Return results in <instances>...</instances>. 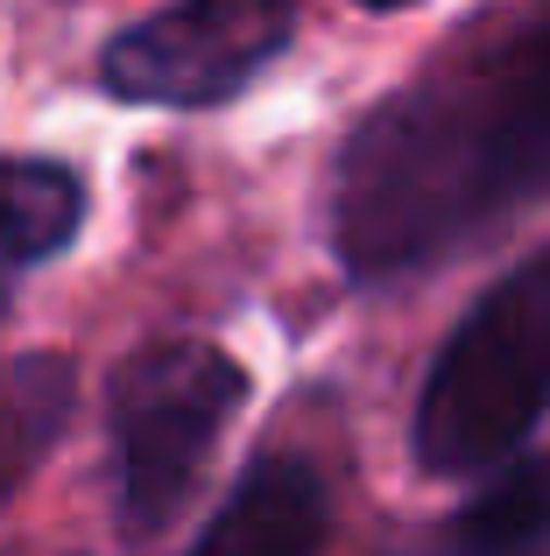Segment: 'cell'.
<instances>
[{
	"label": "cell",
	"mask_w": 550,
	"mask_h": 556,
	"mask_svg": "<svg viewBox=\"0 0 550 556\" xmlns=\"http://www.w3.org/2000/svg\"><path fill=\"white\" fill-rule=\"evenodd\" d=\"M85 212V184L64 163H8L0 155V289L22 268L71 247Z\"/></svg>",
	"instance_id": "cell-6"
},
{
	"label": "cell",
	"mask_w": 550,
	"mask_h": 556,
	"mask_svg": "<svg viewBox=\"0 0 550 556\" xmlns=\"http://www.w3.org/2000/svg\"><path fill=\"white\" fill-rule=\"evenodd\" d=\"M248 374L205 339H155L121 359L107 394V465L127 535H155L205 472Z\"/></svg>",
	"instance_id": "cell-3"
},
{
	"label": "cell",
	"mask_w": 550,
	"mask_h": 556,
	"mask_svg": "<svg viewBox=\"0 0 550 556\" xmlns=\"http://www.w3.org/2000/svg\"><path fill=\"white\" fill-rule=\"evenodd\" d=\"M289 28L297 22L262 0L163 8L107 42L99 78H107V92L141 99V106H212V99H234L283 50Z\"/></svg>",
	"instance_id": "cell-4"
},
{
	"label": "cell",
	"mask_w": 550,
	"mask_h": 556,
	"mask_svg": "<svg viewBox=\"0 0 550 556\" xmlns=\"http://www.w3.org/2000/svg\"><path fill=\"white\" fill-rule=\"evenodd\" d=\"M71 408V374L57 359H22L0 374V486L22 479V465L57 437Z\"/></svg>",
	"instance_id": "cell-7"
},
{
	"label": "cell",
	"mask_w": 550,
	"mask_h": 556,
	"mask_svg": "<svg viewBox=\"0 0 550 556\" xmlns=\"http://www.w3.org/2000/svg\"><path fill=\"white\" fill-rule=\"evenodd\" d=\"M550 408V247L509 268L445 339L416 402V458L430 472H487Z\"/></svg>",
	"instance_id": "cell-2"
},
{
	"label": "cell",
	"mask_w": 550,
	"mask_h": 556,
	"mask_svg": "<svg viewBox=\"0 0 550 556\" xmlns=\"http://www.w3.org/2000/svg\"><path fill=\"white\" fill-rule=\"evenodd\" d=\"M550 190V14L416 78L346 141L332 240L346 268L396 275Z\"/></svg>",
	"instance_id": "cell-1"
},
{
	"label": "cell",
	"mask_w": 550,
	"mask_h": 556,
	"mask_svg": "<svg viewBox=\"0 0 550 556\" xmlns=\"http://www.w3.org/2000/svg\"><path fill=\"white\" fill-rule=\"evenodd\" d=\"M332 529V493L317 479V465L303 458H262L226 507L212 515V529L198 535L191 556H317Z\"/></svg>",
	"instance_id": "cell-5"
}]
</instances>
